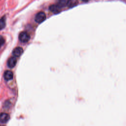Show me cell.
<instances>
[{
	"label": "cell",
	"instance_id": "277c9868",
	"mask_svg": "<svg viewBox=\"0 0 126 126\" xmlns=\"http://www.w3.org/2000/svg\"><path fill=\"white\" fill-rule=\"evenodd\" d=\"M61 7H60L58 5H57V4H52L50 6L49 9V10L52 12L54 13H58L59 12H60L61 11Z\"/></svg>",
	"mask_w": 126,
	"mask_h": 126
},
{
	"label": "cell",
	"instance_id": "7a4b0ae2",
	"mask_svg": "<svg viewBox=\"0 0 126 126\" xmlns=\"http://www.w3.org/2000/svg\"><path fill=\"white\" fill-rule=\"evenodd\" d=\"M30 38V36L29 34L26 32H21L19 35V40L24 43L27 42Z\"/></svg>",
	"mask_w": 126,
	"mask_h": 126
},
{
	"label": "cell",
	"instance_id": "3957f363",
	"mask_svg": "<svg viewBox=\"0 0 126 126\" xmlns=\"http://www.w3.org/2000/svg\"><path fill=\"white\" fill-rule=\"evenodd\" d=\"M10 119V117L8 114L5 113H2L0 114V123H6Z\"/></svg>",
	"mask_w": 126,
	"mask_h": 126
},
{
	"label": "cell",
	"instance_id": "6da1fadb",
	"mask_svg": "<svg viewBox=\"0 0 126 126\" xmlns=\"http://www.w3.org/2000/svg\"><path fill=\"white\" fill-rule=\"evenodd\" d=\"M46 14L44 12L40 11L36 14L35 16V21L38 23L43 22L46 19Z\"/></svg>",
	"mask_w": 126,
	"mask_h": 126
},
{
	"label": "cell",
	"instance_id": "7c38bea8",
	"mask_svg": "<svg viewBox=\"0 0 126 126\" xmlns=\"http://www.w3.org/2000/svg\"><path fill=\"white\" fill-rule=\"evenodd\" d=\"M83 1H84V2H87L88 1H89L90 0H82Z\"/></svg>",
	"mask_w": 126,
	"mask_h": 126
},
{
	"label": "cell",
	"instance_id": "8992f818",
	"mask_svg": "<svg viewBox=\"0 0 126 126\" xmlns=\"http://www.w3.org/2000/svg\"><path fill=\"white\" fill-rule=\"evenodd\" d=\"M23 52V49L20 47L15 48L12 52L13 55L15 57H19Z\"/></svg>",
	"mask_w": 126,
	"mask_h": 126
},
{
	"label": "cell",
	"instance_id": "ba28073f",
	"mask_svg": "<svg viewBox=\"0 0 126 126\" xmlns=\"http://www.w3.org/2000/svg\"><path fill=\"white\" fill-rule=\"evenodd\" d=\"M78 3L77 0H67L66 6L69 8H72L76 6Z\"/></svg>",
	"mask_w": 126,
	"mask_h": 126
},
{
	"label": "cell",
	"instance_id": "8fae6325",
	"mask_svg": "<svg viewBox=\"0 0 126 126\" xmlns=\"http://www.w3.org/2000/svg\"><path fill=\"white\" fill-rule=\"evenodd\" d=\"M4 42H5V40H4L3 37L2 36L0 35V47L4 44Z\"/></svg>",
	"mask_w": 126,
	"mask_h": 126
},
{
	"label": "cell",
	"instance_id": "9c48e42d",
	"mask_svg": "<svg viewBox=\"0 0 126 126\" xmlns=\"http://www.w3.org/2000/svg\"><path fill=\"white\" fill-rule=\"evenodd\" d=\"M67 0H57V4L60 7L63 8L66 5Z\"/></svg>",
	"mask_w": 126,
	"mask_h": 126
},
{
	"label": "cell",
	"instance_id": "30bf717a",
	"mask_svg": "<svg viewBox=\"0 0 126 126\" xmlns=\"http://www.w3.org/2000/svg\"><path fill=\"white\" fill-rule=\"evenodd\" d=\"M5 26V16L0 19V30L3 29Z\"/></svg>",
	"mask_w": 126,
	"mask_h": 126
},
{
	"label": "cell",
	"instance_id": "5b68a950",
	"mask_svg": "<svg viewBox=\"0 0 126 126\" xmlns=\"http://www.w3.org/2000/svg\"><path fill=\"white\" fill-rule=\"evenodd\" d=\"M16 63H17V60L16 58L14 57H12L8 59L7 61V65L9 67L13 68L15 66Z\"/></svg>",
	"mask_w": 126,
	"mask_h": 126
},
{
	"label": "cell",
	"instance_id": "52a82bcc",
	"mask_svg": "<svg viewBox=\"0 0 126 126\" xmlns=\"http://www.w3.org/2000/svg\"><path fill=\"white\" fill-rule=\"evenodd\" d=\"M3 76L4 79L6 81H8L12 79L13 77V74L12 71L10 70H7L4 72Z\"/></svg>",
	"mask_w": 126,
	"mask_h": 126
}]
</instances>
